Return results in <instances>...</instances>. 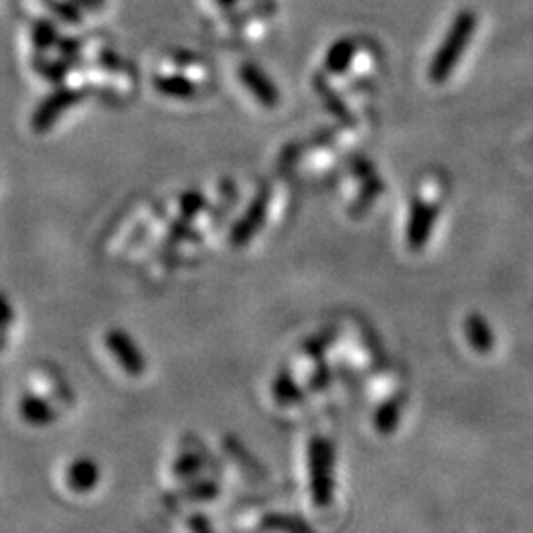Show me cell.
<instances>
[{
    "label": "cell",
    "instance_id": "cell-1",
    "mask_svg": "<svg viewBox=\"0 0 533 533\" xmlns=\"http://www.w3.org/2000/svg\"><path fill=\"white\" fill-rule=\"evenodd\" d=\"M474 30H476L474 12L472 11L459 12L429 66V77L435 83H443L444 80H449L451 74L454 72V67L459 64V59L465 56Z\"/></svg>",
    "mask_w": 533,
    "mask_h": 533
},
{
    "label": "cell",
    "instance_id": "cell-9",
    "mask_svg": "<svg viewBox=\"0 0 533 533\" xmlns=\"http://www.w3.org/2000/svg\"><path fill=\"white\" fill-rule=\"evenodd\" d=\"M466 334H468V340L470 344L474 346L476 349H488L492 346V336H490V330H488L486 322L482 318H476L472 317L468 318L466 322Z\"/></svg>",
    "mask_w": 533,
    "mask_h": 533
},
{
    "label": "cell",
    "instance_id": "cell-3",
    "mask_svg": "<svg viewBox=\"0 0 533 533\" xmlns=\"http://www.w3.org/2000/svg\"><path fill=\"white\" fill-rule=\"evenodd\" d=\"M436 217H439V188L431 182V184H427L419 192V198L411 206V216L407 222V243L411 249L419 251L425 246Z\"/></svg>",
    "mask_w": 533,
    "mask_h": 533
},
{
    "label": "cell",
    "instance_id": "cell-2",
    "mask_svg": "<svg viewBox=\"0 0 533 533\" xmlns=\"http://www.w3.org/2000/svg\"><path fill=\"white\" fill-rule=\"evenodd\" d=\"M103 470L98 460L85 454L66 460L58 468L54 478L56 488L69 500H87L101 490L103 486Z\"/></svg>",
    "mask_w": 533,
    "mask_h": 533
},
{
    "label": "cell",
    "instance_id": "cell-12",
    "mask_svg": "<svg viewBox=\"0 0 533 533\" xmlns=\"http://www.w3.org/2000/svg\"><path fill=\"white\" fill-rule=\"evenodd\" d=\"M54 36H56V30L51 24L40 22L36 24V28H34V40H36L40 46H48L50 42H54Z\"/></svg>",
    "mask_w": 533,
    "mask_h": 533
},
{
    "label": "cell",
    "instance_id": "cell-10",
    "mask_svg": "<svg viewBox=\"0 0 533 533\" xmlns=\"http://www.w3.org/2000/svg\"><path fill=\"white\" fill-rule=\"evenodd\" d=\"M180 533H216L212 521L206 518L202 510H190L182 515Z\"/></svg>",
    "mask_w": 533,
    "mask_h": 533
},
{
    "label": "cell",
    "instance_id": "cell-14",
    "mask_svg": "<svg viewBox=\"0 0 533 533\" xmlns=\"http://www.w3.org/2000/svg\"><path fill=\"white\" fill-rule=\"evenodd\" d=\"M11 318H12V310H11V307H8V302L3 299V296H0V325H8Z\"/></svg>",
    "mask_w": 533,
    "mask_h": 533
},
{
    "label": "cell",
    "instance_id": "cell-6",
    "mask_svg": "<svg viewBox=\"0 0 533 533\" xmlns=\"http://www.w3.org/2000/svg\"><path fill=\"white\" fill-rule=\"evenodd\" d=\"M19 417L26 425L42 429V427L54 425L58 413L48 401H43L40 396H34V393H28V396H24L19 401Z\"/></svg>",
    "mask_w": 533,
    "mask_h": 533
},
{
    "label": "cell",
    "instance_id": "cell-7",
    "mask_svg": "<svg viewBox=\"0 0 533 533\" xmlns=\"http://www.w3.org/2000/svg\"><path fill=\"white\" fill-rule=\"evenodd\" d=\"M354 58H356V43L349 38H342L336 43H332V48L326 56V67L332 74L340 75L346 72Z\"/></svg>",
    "mask_w": 533,
    "mask_h": 533
},
{
    "label": "cell",
    "instance_id": "cell-15",
    "mask_svg": "<svg viewBox=\"0 0 533 533\" xmlns=\"http://www.w3.org/2000/svg\"><path fill=\"white\" fill-rule=\"evenodd\" d=\"M217 3H220L222 6H231V4L238 3V0H217Z\"/></svg>",
    "mask_w": 533,
    "mask_h": 533
},
{
    "label": "cell",
    "instance_id": "cell-8",
    "mask_svg": "<svg viewBox=\"0 0 533 533\" xmlns=\"http://www.w3.org/2000/svg\"><path fill=\"white\" fill-rule=\"evenodd\" d=\"M156 90L169 95V98H192V95L196 93V85L190 83L186 77L182 75H170L159 77V80H156Z\"/></svg>",
    "mask_w": 533,
    "mask_h": 533
},
{
    "label": "cell",
    "instance_id": "cell-11",
    "mask_svg": "<svg viewBox=\"0 0 533 533\" xmlns=\"http://www.w3.org/2000/svg\"><path fill=\"white\" fill-rule=\"evenodd\" d=\"M74 101H75V95L72 91H59V93H56L54 98H50L48 103L42 105L40 115H38V123H42V125L50 123V121L56 117L58 107H62V105H72Z\"/></svg>",
    "mask_w": 533,
    "mask_h": 533
},
{
    "label": "cell",
    "instance_id": "cell-13",
    "mask_svg": "<svg viewBox=\"0 0 533 533\" xmlns=\"http://www.w3.org/2000/svg\"><path fill=\"white\" fill-rule=\"evenodd\" d=\"M180 206H182V212H184V216H194L200 206H202V198H200L198 194H186L180 198Z\"/></svg>",
    "mask_w": 533,
    "mask_h": 533
},
{
    "label": "cell",
    "instance_id": "cell-5",
    "mask_svg": "<svg viewBox=\"0 0 533 533\" xmlns=\"http://www.w3.org/2000/svg\"><path fill=\"white\" fill-rule=\"evenodd\" d=\"M239 77L243 80V83H246L247 90L255 95L259 103H263L265 107H277L278 91L263 69L255 64H243L239 67Z\"/></svg>",
    "mask_w": 533,
    "mask_h": 533
},
{
    "label": "cell",
    "instance_id": "cell-4",
    "mask_svg": "<svg viewBox=\"0 0 533 533\" xmlns=\"http://www.w3.org/2000/svg\"><path fill=\"white\" fill-rule=\"evenodd\" d=\"M107 348L111 349L113 357H117L121 368L129 375L138 378L145 372V357L141 356V349L133 342V338H129L127 332L111 330L107 334Z\"/></svg>",
    "mask_w": 533,
    "mask_h": 533
}]
</instances>
